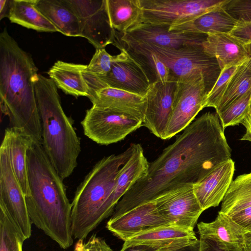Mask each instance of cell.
<instances>
[{"instance_id":"44","label":"cell","mask_w":251,"mask_h":251,"mask_svg":"<svg viewBox=\"0 0 251 251\" xmlns=\"http://www.w3.org/2000/svg\"><path fill=\"white\" fill-rule=\"evenodd\" d=\"M246 248L251 247V232H247L245 239Z\"/></svg>"},{"instance_id":"1","label":"cell","mask_w":251,"mask_h":251,"mask_svg":"<svg viewBox=\"0 0 251 251\" xmlns=\"http://www.w3.org/2000/svg\"><path fill=\"white\" fill-rule=\"evenodd\" d=\"M231 152L218 114H203L150 163L146 174L120 199L111 217L152 201L180 185L199 183L217 166L231 159Z\"/></svg>"},{"instance_id":"43","label":"cell","mask_w":251,"mask_h":251,"mask_svg":"<svg viewBox=\"0 0 251 251\" xmlns=\"http://www.w3.org/2000/svg\"><path fill=\"white\" fill-rule=\"evenodd\" d=\"M200 245L199 251H223L217 247L210 241L200 239Z\"/></svg>"},{"instance_id":"45","label":"cell","mask_w":251,"mask_h":251,"mask_svg":"<svg viewBox=\"0 0 251 251\" xmlns=\"http://www.w3.org/2000/svg\"><path fill=\"white\" fill-rule=\"evenodd\" d=\"M247 47L248 50L250 54V55L251 56V44L247 45Z\"/></svg>"},{"instance_id":"19","label":"cell","mask_w":251,"mask_h":251,"mask_svg":"<svg viewBox=\"0 0 251 251\" xmlns=\"http://www.w3.org/2000/svg\"><path fill=\"white\" fill-rule=\"evenodd\" d=\"M149 164L141 145L134 143L133 152L120 170L113 191L103 206L102 220L112 214L115 206L125 193L146 174Z\"/></svg>"},{"instance_id":"20","label":"cell","mask_w":251,"mask_h":251,"mask_svg":"<svg viewBox=\"0 0 251 251\" xmlns=\"http://www.w3.org/2000/svg\"><path fill=\"white\" fill-rule=\"evenodd\" d=\"M87 98L92 106L111 109L142 121L144 120L147 105L146 96L106 86L89 90Z\"/></svg>"},{"instance_id":"5","label":"cell","mask_w":251,"mask_h":251,"mask_svg":"<svg viewBox=\"0 0 251 251\" xmlns=\"http://www.w3.org/2000/svg\"><path fill=\"white\" fill-rule=\"evenodd\" d=\"M134 143L125 151L99 160L77 187L72 202L74 238L84 240L103 221L102 208L110 196L119 173L131 156Z\"/></svg>"},{"instance_id":"41","label":"cell","mask_w":251,"mask_h":251,"mask_svg":"<svg viewBox=\"0 0 251 251\" xmlns=\"http://www.w3.org/2000/svg\"><path fill=\"white\" fill-rule=\"evenodd\" d=\"M160 249L162 248L146 245H137L122 248L120 251H157Z\"/></svg>"},{"instance_id":"38","label":"cell","mask_w":251,"mask_h":251,"mask_svg":"<svg viewBox=\"0 0 251 251\" xmlns=\"http://www.w3.org/2000/svg\"><path fill=\"white\" fill-rule=\"evenodd\" d=\"M247 232H251V206L230 216Z\"/></svg>"},{"instance_id":"18","label":"cell","mask_w":251,"mask_h":251,"mask_svg":"<svg viewBox=\"0 0 251 251\" xmlns=\"http://www.w3.org/2000/svg\"><path fill=\"white\" fill-rule=\"evenodd\" d=\"M235 170L234 162L228 159L215 167L200 182L193 185L195 196L204 211L223 201Z\"/></svg>"},{"instance_id":"29","label":"cell","mask_w":251,"mask_h":251,"mask_svg":"<svg viewBox=\"0 0 251 251\" xmlns=\"http://www.w3.org/2000/svg\"><path fill=\"white\" fill-rule=\"evenodd\" d=\"M251 206V173L239 176L232 181L220 212L232 216Z\"/></svg>"},{"instance_id":"13","label":"cell","mask_w":251,"mask_h":251,"mask_svg":"<svg viewBox=\"0 0 251 251\" xmlns=\"http://www.w3.org/2000/svg\"><path fill=\"white\" fill-rule=\"evenodd\" d=\"M114 45L120 49L121 52L113 62L110 72L98 77L109 87L145 96L151 84L145 70L122 45Z\"/></svg>"},{"instance_id":"14","label":"cell","mask_w":251,"mask_h":251,"mask_svg":"<svg viewBox=\"0 0 251 251\" xmlns=\"http://www.w3.org/2000/svg\"><path fill=\"white\" fill-rule=\"evenodd\" d=\"M170 26L142 24L119 38L114 30L113 37L123 43L147 44L159 47L179 49L202 45L207 35L175 30Z\"/></svg>"},{"instance_id":"36","label":"cell","mask_w":251,"mask_h":251,"mask_svg":"<svg viewBox=\"0 0 251 251\" xmlns=\"http://www.w3.org/2000/svg\"><path fill=\"white\" fill-rule=\"evenodd\" d=\"M83 240H78L75 251H114L102 238L92 235L89 239L84 242Z\"/></svg>"},{"instance_id":"32","label":"cell","mask_w":251,"mask_h":251,"mask_svg":"<svg viewBox=\"0 0 251 251\" xmlns=\"http://www.w3.org/2000/svg\"><path fill=\"white\" fill-rule=\"evenodd\" d=\"M25 238L0 207V251H23Z\"/></svg>"},{"instance_id":"6","label":"cell","mask_w":251,"mask_h":251,"mask_svg":"<svg viewBox=\"0 0 251 251\" xmlns=\"http://www.w3.org/2000/svg\"><path fill=\"white\" fill-rule=\"evenodd\" d=\"M125 46L135 47L154 54L169 69L174 81H177L181 78L194 74L202 73L205 77L207 92V86L214 80L218 69H220L216 59L208 55L202 45L179 49L147 44L126 43Z\"/></svg>"},{"instance_id":"30","label":"cell","mask_w":251,"mask_h":251,"mask_svg":"<svg viewBox=\"0 0 251 251\" xmlns=\"http://www.w3.org/2000/svg\"><path fill=\"white\" fill-rule=\"evenodd\" d=\"M251 89V56L241 64L231 77L226 88L215 108L219 114L228 105Z\"/></svg>"},{"instance_id":"12","label":"cell","mask_w":251,"mask_h":251,"mask_svg":"<svg viewBox=\"0 0 251 251\" xmlns=\"http://www.w3.org/2000/svg\"><path fill=\"white\" fill-rule=\"evenodd\" d=\"M79 22L80 37L97 49L111 44L114 29L110 25L106 0H67Z\"/></svg>"},{"instance_id":"17","label":"cell","mask_w":251,"mask_h":251,"mask_svg":"<svg viewBox=\"0 0 251 251\" xmlns=\"http://www.w3.org/2000/svg\"><path fill=\"white\" fill-rule=\"evenodd\" d=\"M201 239L212 242L223 251H243L247 231L229 215L221 212L212 222L197 225Z\"/></svg>"},{"instance_id":"42","label":"cell","mask_w":251,"mask_h":251,"mask_svg":"<svg viewBox=\"0 0 251 251\" xmlns=\"http://www.w3.org/2000/svg\"><path fill=\"white\" fill-rule=\"evenodd\" d=\"M241 124L245 127L246 132L240 140L251 142V111Z\"/></svg>"},{"instance_id":"10","label":"cell","mask_w":251,"mask_h":251,"mask_svg":"<svg viewBox=\"0 0 251 251\" xmlns=\"http://www.w3.org/2000/svg\"><path fill=\"white\" fill-rule=\"evenodd\" d=\"M143 121L132 116L111 109L92 106L81 122L84 134L101 145L124 140L142 126Z\"/></svg>"},{"instance_id":"47","label":"cell","mask_w":251,"mask_h":251,"mask_svg":"<svg viewBox=\"0 0 251 251\" xmlns=\"http://www.w3.org/2000/svg\"><path fill=\"white\" fill-rule=\"evenodd\" d=\"M74 251H75V250Z\"/></svg>"},{"instance_id":"16","label":"cell","mask_w":251,"mask_h":251,"mask_svg":"<svg viewBox=\"0 0 251 251\" xmlns=\"http://www.w3.org/2000/svg\"><path fill=\"white\" fill-rule=\"evenodd\" d=\"M170 225L158 211L151 201L115 217H111L106 228L114 235L126 241L147 230Z\"/></svg>"},{"instance_id":"37","label":"cell","mask_w":251,"mask_h":251,"mask_svg":"<svg viewBox=\"0 0 251 251\" xmlns=\"http://www.w3.org/2000/svg\"><path fill=\"white\" fill-rule=\"evenodd\" d=\"M229 34L242 44H251V22L238 21Z\"/></svg>"},{"instance_id":"2","label":"cell","mask_w":251,"mask_h":251,"mask_svg":"<svg viewBox=\"0 0 251 251\" xmlns=\"http://www.w3.org/2000/svg\"><path fill=\"white\" fill-rule=\"evenodd\" d=\"M29 187L25 197L32 224L61 248L73 243L72 203L63 179L51 164L41 143L33 142L27 152Z\"/></svg>"},{"instance_id":"7","label":"cell","mask_w":251,"mask_h":251,"mask_svg":"<svg viewBox=\"0 0 251 251\" xmlns=\"http://www.w3.org/2000/svg\"><path fill=\"white\" fill-rule=\"evenodd\" d=\"M208 93L204 75L201 72L179 79L172 112L163 140L183 131L205 108Z\"/></svg>"},{"instance_id":"35","label":"cell","mask_w":251,"mask_h":251,"mask_svg":"<svg viewBox=\"0 0 251 251\" xmlns=\"http://www.w3.org/2000/svg\"><path fill=\"white\" fill-rule=\"evenodd\" d=\"M223 7L237 21L251 22V0H228Z\"/></svg>"},{"instance_id":"25","label":"cell","mask_w":251,"mask_h":251,"mask_svg":"<svg viewBox=\"0 0 251 251\" xmlns=\"http://www.w3.org/2000/svg\"><path fill=\"white\" fill-rule=\"evenodd\" d=\"M87 65L58 60L49 69V78L65 93L76 98L88 97L89 88L83 72Z\"/></svg>"},{"instance_id":"46","label":"cell","mask_w":251,"mask_h":251,"mask_svg":"<svg viewBox=\"0 0 251 251\" xmlns=\"http://www.w3.org/2000/svg\"><path fill=\"white\" fill-rule=\"evenodd\" d=\"M243 251H251V247L246 248Z\"/></svg>"},{"instance_id":"40","label":"cell","mask_w":251,"mask_h":251,"mask_svg":"<svg viewBox=\"0 0 251 251\" xmlns=\"http://www.w3.org/2000/svg\"><path fill=\"white\" fill-rule=\"evenodd\" d=\"M13 0H0V20L9 18Z\"/></svg>"},{"instance_id":"31","label":"cell","mask_w":251,"mask_h":251,"mask_svg":"<svg viewBox=\"0 0 251 251\" xmlns=\"http://www.w3.org/2000/svg\"><path fill=\"white\" fill-rule=\"evenodd\" d=\"M251 111V89L218 114L225 129L241 124Z\"/></svg>"},{"instance_id":"4","label":"cell","mask_w":251,"mask_h":251,"mask_svg":"<svg viewBox=\"0 0 251 251\" xmlns=\"http://www.w3.org/2000/svg\"><path fill=\"white\" fill-rule=\"evenodd\" d=\"M42 146L51 164L63 180L77 166L81 151L79 137L71 120L62 107L57 87L50 78L39 74L35 84Z\"/></svg>"},{"instance_id":"15","label":"cell","mask_w":251,"mask_h":251,"mask_svg":"<svg viewBox=\"0 0 251 251\" xmlns=\"http://www.w3.org/2000/svg\"><path fill=\"white\" fill-rule=\"evenodd\" d=\"M177 81L151 84L146 95L147 105L142 126L163 139L172 112Z\"/></svg>"},{"instance_id":"39","label":"cell","mask_w":251,"mask_h":251,"mask_svg":"<svg viewBox=\"0 0 251 251\" xmlns=\"http://www.w3.org/2000/svg\"><path fill=\"white\" fill-rule=\"evenodd\" d=\"M200 245V242L198 239L194 242L184 246L162 248L157 251H199Z\"/></svg>"},{"instance_id":"22","label":"cell","mask_w":251,"mask_h":251,"mask_svg":"<svg viewBox=\"0 0 251 251\" xmlns=\"http://www.w3.org/2000/svg\"><path fill=\"white\" fill-rule=\"evenodd\" d=\"M204 52L217 61L220 71L239 65L251 56L245 46L229 33L210 34L202 44Z\"/></svg>"},{"instance_id":"23","label":"cell","mask_w":251,"mask_h":251,"mask_svg":"<svg viewBox=\"0 0 251 251\" xmlns=\"http://www.w3.org/2000/svg\"><path fill=\"white\" fill-rule=\"evenodd\" d=\"M223 6L190 21L172 25L169 30L206 35L229 33L238 21L230 15Z\"/></svg>"},{"instance_id":"24","label":"cell","mask_w":251,"mask_h":251,"mask_svg":"<svg viewBox=\"0 0 251 251\" xmlns=\"http://www.w3.org/2000/svg\"><path fill=\"white\" fill-rule=\"evenodd\" d=\"M4 135L7 139L8 150L14 173L26 196L29 193L27 170V152L34 142L21 129L7 128Z\"/></svg>"},{"instance_id":"33","label":"cell","mask_w":251,"mask_h":251,"mask_svg":"<svg viewBox=\"0 0 251 251\" xmlns=\"http://www.w3.org/2000/svg\"><path fill=\"white\" fill-rule=\"evenodd\" d=\"M238 66L239 65L227 67L221 71L217 80L207 94L205 107H216L231 77Z\"/></svg>"},{"instance_id":"9","label":"cell","mask_w":251,"mask_h":251,"mask_svg":"<svg viewBox=\"0 0 251 251\" xmlns=\"http://www.w3.org/2000/svg\"><path fill=\"white\" fill-rule=\"evenodd\" d=\"M0 207L25 239L31 235V225L25 196L16 177L9 158L7 137L0 148Z\"/></svg>"},{"instance_id":"11","label":"cell","mask_w":251,"mask_h":251,"mask_svg":"<svg viewBox=\"0 0 251 251\" xmlns=\"http://www.w3.org/2000/svg\"><path fill=\"white\" fill-rule=\"evenodd\" d=\"M193 185H180L152 201L159 213L170 225L194 229L204 210L195 196Z\"/></svg>"},{"instance_id":"34","label":"cell","mask_w":251,"mask_h":251,"mask_svg":"<svg viewBox=\"0 0 251 251\" xmlns=\"http://www.w3.org/2000/svg\"><path fill=\"white\" fill-rule=\"evenodd\" d=\"M117 58V55H110L104 48L97 49L84 71L98 77L105 76L110 72L112 64Z\"/></svg>"},{"instance_id":"3","label":"cell","mask_w":251,"mask_h":251,"mask_svg":"<svg viewBox=\"0 0 251 251\" xmlns=\"http://www.w3.org/2000/svg\"><path fill=\"white\" fill-rule=\"evenodd\" d=\"M38 68L4 28L0 33V100L2 113L10 127L19 128L34 142L42 144L36 98Z\"/></svg>"},{"instance_id":"28","label":"cell","mask_w":251,"mask_h":251,"mask_svg":"<svg viewBox=\"0 0 251 251\" xmlns=\"http://www.w3.org/2000/svg\"><path fill=\"white\" fill-rule=\"evenodd\" d=\"M37 0H13L8 19L11 23L39 32H58L37 9Z\"/></svg>"},{"instance_id":"21","label":"cell","mask_w":251,"mask_h":251,"mask_svg":"<svg viewBox=\"0 0 251 251\" xmlns=\"http://www.w3.org/2000/svg\"><path fill=\"white\" fill-rule=\"evenodd\" d=\"M194 229L172 225L141 232L124 242L122 248L146 245L159 248L184 246L197 241Z\"/></svg>"},{"instance_id":"27","label":"cell","mask_w":251,"mask_h":251,"mask_svg":"<svg viewBox=\"0 0 251 251\" xmlns=\"http://www.w3.org/2000/svg\"><path fill=\"white\" fill-rule=\"evenodd\" d=\"M110 27L123 34L142 24L139 0H106Z\"/></svg>"},{"instance_id":"26","label":"cell","mask_w":251,"mask_h":251,"mask_svg":"<svg viewBox=\"0 0 251 251\" xmlns=\"http://www.w3.org/2000/svg\"><path fill=\"white\" fill-rule=\"evenodd\" d=\"M37 9L58 31L70 37H80L78 17L67 0H37Z\"/></svg>"},{"instance_id":"8","label":"cell","mask_w":251,"mask_h":251,"mask_svg":"<svg viewBox=\"0 0 251 251\" xmlns=\"http://www.w3.org/2000/svg\"><path fill=\"white\" fill-rule=\"evenodd\" d=\"M228 0H139L142 24L171 26L223 6Z\"/></svg>"}]
</instances>
